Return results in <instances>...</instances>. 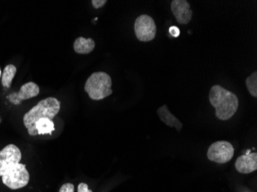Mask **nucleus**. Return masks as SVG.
I'll return each instance as SVG.
<instances>
[{
  "instance_id": "423d86ee",
  "label": "nucleus",
  "mask_w": 257,
  "mask_h": 192,
  "mask_svg": "<svg viewBox=\"0 0 257 192\" xmlns=\"http://www.w3.org/2000/svg\"><path fill=\"white\" fill-rule=\"evenodd\" d=\"M136 36L141 42H150L157 34V26L154 20L148 15H141L136 19L134 25Z\"/></svg>"
},
{
  "instance_id": "0eeeda50",
  "label": "nucleus",
  "mask_w": 257,
  "mask_h": 192,
  "mask_svg": "<svg viewBox=\"0 0 257 192\" xmlns=\"http://www.w3.org/2000/svg\"><path fill=\"white\" fill-rule=\"evenodd\" d=\"M22 159L20 149L17 145L9 144L0 151V176L2 177L10 168L20 163Z\"/></svg>"
},
{
  "instance_id": "6e6552de",
  "label": "nucleus",
  "mask_w": 257,
  "mask_h": 192,
  "mask_svg": "<svg viewBox=\"0 0 257 192\" xmlns=\"http://www.w3.org/2000/svg\"><path fill=\"white\" fill-rule=\"evenodd\" d=\"M171 9L179 24L186 25L191 21L193 11L190 3L186 0H174L171 2Z\"/></svg>"
},
{
  "instance_id": "f03ea898",
  "label": "nucleus",
  "mask_w": 257,
  "mask_h": 192,
  "mask_svg": "<svg viewBox=\"0 0 257 192\" xmlns=\"http://www.w3.org/2000/svg\"><path fill=\"white\" fill-rule=\"evenodd\" d=\"M209 98L211 105L215 108L216 116L222 121L231 118L239 107L237 96L219 85L211 88Z\"/></svg>"
},
{
  "instance_id": "ddd939ff",
  "label": "nucleus",
  "mask_w": 257,
  "mask_h": 192,
  "mask_svg": "<svg viewBox=\"0 0 257 192\" xmlns=\"http://www.w3.org/2000/svg\"><path fill=\"white\" fill-rule=\"evenodd\" d=\"M36 128L38 132V134H49L51 135L53 132L55 131L54 122L49 118H42L39 120L36 123Z\"/></svg>"
},
{
  "instance_id": "9d476101",
  "label": "nucleus",
  "mask_w": 257,
  "mask_h": 192,
  "mask_svg": "<svg viewBox=\"0 0 257 192\" xmlns=\"http://www.w3.org/2000/svg\"><path fill=\"white\" fill-rule=\"evenodd\" d=\"M236 169L242 174H250L257 169V154L250 153V154L239 156L236 161Z\"/></svg>"
},
{
  "instance_id": "f257e3e1",
  "label": "nucleus",
  "mask_w": 257,
  "mask_h": 192,
  "mask_svg": "<svg viewBox=\"0 0 257 192\" xmlns=\"http://www.w3.org/2000/svg\"><path fill=\"white\" fill-rule=\"evenodd\" d=\"M61 104L57 98L49 97L41 100L37 105L24 115L23 124L27 129L29 135H38L36 123L42 118H49L53 121L59 111Z\"/></svg>"
},
{
  "instance_id": "39448f33",
  "label": "nucleus",
  "mask_w": 257,
  "mask_h": 192,
  "mask_svg": "<svg viewBox=\"0 0 257 192\" xmlns=\"http://www.w3.org/2000/svg\"><path fill=\"white\" fill-rule=\"evenodd\" d=\"M234 155V148L226 141H216L212 144L207 152V158L216 163L228 162Z\"/></svg>"
},
{
  "instance_id": "9b49d317",
  "label": "nucleus",
  "mask_w": 257,
  "mask_h": 192,
  "mask_svg": "<svg viewBox=\"0 0 257 192\" xmlns=\"http://www.w3.org/2000/svg\"><path fill=\"white\" fill-rule=\"evenodd\" d=\"M157 115L159 116L161 121L164 122L166 125L170 127H174L178 132H180L182 129V123L177 117L170 113L168 109L167 105H164L159 107L157 110Z\"/></svg>"
},
{
  "instance_id": "1a4fd4ad",
  "label": "nucleus",
  "mask_w": 257,
  "mask_h": 192,
  "mask_svg": "<svg viewBox=\"0 0 257 192\" xmlns=\"http://www.w3.org/2000/svg\"><path fill=\"white\" fill-rule=\"evenodd\" d=\"M40 94V87L35 82H30L21 86L19 93H13L8 96V99L14 105H20L23 100L34 98Z\"/></svg>"
},
{
  "instance_id": "aec40b11",
  "label": "nucleus",
  "mask_w": 257,
  "mask_h": 192,
  "mask_svg": "<svg viewBox=\"0 0 257 192\" xmlns=\"http://www.w3.org/2000/svg\"><path fill=\"white\" fill-rule=\"evenodd\" d=\"M0 77H2V71H1V69H0Z\"/></svg>"
},
{
  "instance_id": "2eb2a0df",
  "label": "nucleus",
  "mask_w": 257,
  "mask_h": 192,
  "mask_svg": "<svg viewBox=\"0 0 257 192\" xmlns=\"http://www.w3.org/2000/svg\"><path fill=\"white\" fill-rule=\"evenodd\" d=\"M246 84L250 95L255 98L257 97V72L252 73L250 77L246 78Z\"/></svg>"
},
{
  "instance_id": "7ed1b4c3",
  "label": "nucleus",
  "mask_w": 257,
  "mask_h": 192,
  "mask_svg": "<svg viewBox=\"0 0 257 192\" xmlns=\"http://www.w3.org/2000/svg\"><path fill=\"white\" fill-rule=\"evenodd\" d=\"M85 91L95 101L106 98L113 93L111 77L104 72L93 73L86 80Z\"/></svg>"
},
{
  "instance_id": "a211bd4d",
  "label": "nucleus",
  "mask_w": 257,
  "mask_h": 192,
  "mask_svg": "<svg viewBox=\"0 0 257 192\" xmlns=\"http://www.w3.org/2000/svg\"><path fill=\"white\" fill-rule=\"evenodd\" d=\"M169 32H170V35L172 37H179V34H180V31H179V29L177 26H171L169 29Z\"/></svg>"
},
{
  "instance_id": "dca6fc26",
  "label": "nucleus",
  "mask_w": 257,
  "mask_h": 192,
  "mask_svg": "<svg viewBox=\"0 0 257 192\" xmlns=\"http://www.w3.org/2000/svg\"><path fill=\"white\" fill-rule=\"evenodd\" d=\"M75 187L73 184L66 183L62 185L59 192H74Z\"/></svg>"
},
{
  "instance_id": "6ab92c4d",
  "label": "nucleus",
  "mask_w": 257,
  "mask_h": 192,
  "mask_svg": "<svg viewBox=\"0 0 257 192\" xmlns=\"http://www.w3.org/2000/svg\"><path fill=\"white\" fill-rule=\"evenodd\" d=\"M78 192H93V191L89 189L86 183H80L78 186Z\"/></svg>"
},
{
  "instance_id": "4468645a",
  "label": "nucleus",
  "mask_w": 257,
  "mask_h": 192,
  "mask_svg": "<svg viewBox=\"0 0 257 192\" xmlns=\"http://www.w3.org/2000/svg\"><path fill=\"white\" fill-rule=\"evenodd\" d=\"M17 68L15 65H6L2 75V85L3 87L10 88L13 79L17 74Z\"/></svg>"
},
{
  "instance_id": "f3484780",
  "label": "nucleus",
  "mask_w": 257,
  "mask_h": 192,
  "mask_svg": "<svg viewBox=\"0 0 257 192\" xmlns=\"http://www.w3.org/2000/svg\"><path fill=\"white\" fill-rule=\"evenodd\" d=\"M106 2H107L106 0H93L92 1L93 7L95 9H99V8L102 7Z\"/></svg>"
},
{
  "instance_id": "f8f14e48",
  "label": "nucleus",
  "mask_w": 257,
  "mask_h": 192,
  "mask_svg": "<svg viewBox=\"0 0 257 192\" xmlns=\"http://www.w3.org/2000/svg\"><path fill=\"white\" fill-rule=\"evenodd\" d=\"M95 42L93 38L79 37L73 44V49L78 54H89L95 49Z\"/></svg>"
},
{
  "instance_id": "20e7f679",
  "label": "nucleus",
  "mask_w": 257,
  "mask_h": 192,
  "mask_svg": "<svg viewBox=\"0 0 257 192\" xmlns=\"http://www.w3.org/2000/svg\"><path fill=\"white\" fill-rule=\"evenodd\" d=\"M29 178L30 176L26 165L22 163L13 165L2 176L4 185L12 190H17L26 187L29 183Z\"/></svg>"
}]
</instances>
